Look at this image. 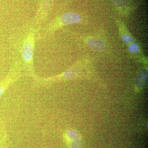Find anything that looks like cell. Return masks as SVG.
Segmentation results:
<instances>
[{
  "mask_svg": "<svg viewBox=\"0 0 148 148\" xmlns=\"http://www.w3.org/2000/svg\"><path fill=\"white\" fill-rule=\"evenodd\" d=\"M51 0H45L46 3L47 4L51 2Z\"/></svg>",
  "mask_w": 148,
  "mask_h": 148,
  "instance_id": "8",
  "label": "cell"
},
{
  "mask_svg": "<svg viewBox=\"0 0 148 148\" xmlns=\"http://www.w3.org/2000/svg\"><path fill=\"white\" fill-rule=\"evenodd\" d=\"M34 50L33 40L32 37H30L25 42L22 48V57L24 61L27 62L32 61L34 55Z\"/></svg>",
  "mask_w": 148,
  "mask_h": 148,
  "instance_id": "2",
  "label": "cell"
},
{
  "mask_svg": "<svg viewBox=\"0 0 148 148\" xmlns=\"http://www.w3.org/2000/svg\"><path fill=\"white\" fill-rule=\"evenodd\" d=\"M128 49L130 52L132 53H137L139 50V47L138 44L134 43L129 46Z\"/></svg>",
  "mask_w": 148,
  "mask_h": 148,
  "instance_id": "6",
  "label": "cell"
},
{
  "mask_svg": "<svg viewBox=\"0 0 148 148\" xmlns=\"http://www.w3.org/2000/svg\"><path fill=\"white\" fill-rule=\"evenodd\" d=\"M64 138L69 148H79L80 147V138L76 131L69 130L66 132Z\"/></svg>",
  "mask_w": 148,
  "mask_h": 148,
  "instance_id": "1",
  "label": "cell"
},
{
  "mask_svg": "<svg viewBox=\"0 0 148 148\" xmlns=\"http://www.w3.org/2000/svg\"><path fill=\"white\" fill-rule=\"evenodd\" d=\"M81 20L80 16L74 12H67L61 16V21L64 25L79 23Z\"/></svg>",
  "mask_w": 148,
  "mask_h": 148,
  "instance_id": "3",
  "label": "cell"
},
{
  "mask_svg": "<svg viewBox=\"0 0 148 148\" xmlns=\"http://www.w3.org/2000/svg\"><path fill=\"white\" fill-rule=\"evenodd\" d=\"M122 39L125 43L129 44L133 41V38L129 34H125L122 36Z\"/></svg>",
  "mask_w": 148,
  "mask_h": 148,
  "instance_id": "5",
  "label": "cell"
},
{
  "mask_svg": "<svg viewBox=\"0 0 148 148\" xmlns=\"http://www.w3.org/2000/svg\"><path fill=\"white\" fill-rule=\"evenodd\" d=\"M4 90V88L2 87V86H1L0 87V98H1V97L2 95H3Z\"/></svg>",
  "mask_w": 148,
  "mask_h": 148,
  "instance_id": "7",
  "label": "cell"
},
{
  "mask_svg": "<svg viewBox=\"0 0 148 148\" xmlns=\"http://www.w3.org/2000/svg\"><path fill=\"white\" fill-rule=\"evenodd\" d=\"M88 45L91 49L98 51H103L106 49V45L105 42L101 40L91 38L87 42Z\"/></svg>",
  "mask_w": 148,
  "mask_h": 148,
  "instance_id": "4",
  "label": "cell"
}]
</instances>
